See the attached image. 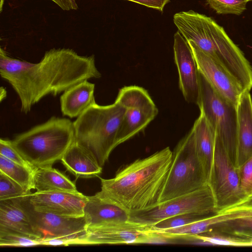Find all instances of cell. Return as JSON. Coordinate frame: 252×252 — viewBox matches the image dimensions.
Listing matches in <instances>:
<instances>
[{
	"instance_id": "cell-30",
	"label": "cell",
	"mask_w": 252,
	"mask_h": 252,
	"mask_svg": "<svg viewBox=\"0 0 252 252\" xmlns=\"http://www.w3.org/2000/svg\"><path fill=\"white\" fill-rule=\"evenodd\" d=\"M27 193L23 186L0 171V200L20 197Z\"/></svg>"
},
{
	"instance_id": "cell-38",
	"label": "cell",
	"mask_w": 252,
	"mask_h": 252,
	"mask_svg": "<svg viewBox=\"0 0 252 252\" xmlns=\"http://www.w3.org/2000/svg\"><path fill=\"white\" fill-rule=\"evenodd\" d=\"M252 0H249V1H252Z\"/></svg>"
},
{
	"instance_id": "cell-11",
	"label": "cell",
	"mask_w": 252,
	"mask_h": 252,
	"mask_svg": "<svg viewBox=\"0 0 252 252\" xmlns=\"http://www.w3.org/2000/svg\"><path fill=\"white\" fill-rule=\"evenodd\" d=\"M27 194L22 197L23 203L40 240L86 236L87 227L84 216L66 217L37 211L29 202Z\"/></svg>"
},
{
	"instance_id": "cell-15",
	"label": "cell",
	"mask_w": 252,
	"mask_h": 252,
	"mask_svg": "<svg viewBox=\"0 0 252 252\" xmlns=\"http://www.w3.org/2000/svg\"><path fill=\"white\" fill-rule=\"evenodd\" d=\"M129 213L99 191L88 196L84 208L87 229L128 221Z\"/></svg>"
},
{
	"instance_id": "cell-13",
	"label": "cell",
	"mask_w": 252,
	"mask_h": 252,
	"mask_svg": "<svg viewBox=\"0 0 252 252\" xmlns=\"http://www.w3.org/2000/svg\"><path fill=\"white\" fill-rule=\"evenodd\" d=\"M151 227L127 221L87 229V245L147 244Z\"/></svg>"
},
{
	"instance_id": "cell-22",
	"label": "cell",
	"mask_w": 252,
	"mask_h": 252,
	"mask_svg": "<svg viewBox=\"0 0 252 252\" xmlns=\"http://www.w3.org/2000/svg\"><path fill=\"white\" fill-rule=\"evenodd\" d=\"M33 183L37 191H78L74 182L52 167L35 168L33 171Z\"/></svg>"
},
{
	"instance_id": "cell-28",
	"label": "cell",
	"mask_w": 252,
	"mask_h": 252,
	"mask_svg": "<svg viewBox=\"0 0 252 252\" xmlns=\"http://www.w3.org/2000/svg\"><path fill=\"white\" fill-rule=\"evenodd\" d=\"M206 216L195 213H186L162 220L151 226V229L159 231L184 226L199 220Z\"/></svg>"
},
{
	"instance_id": "cell-17",
	"label": "cell",
	"mask_w": 252,
	"mask_h": 252,
	"mask_svg": "<svg viewBox=\"0 0 252 252\" xmlns=\"http://www.w3.org/2000/svg\"><path fill=\"white\" fill-rule=\"evenodd\" d=\"M23 196L0 200V227L40 239L24 206Z\"/></svg>"
},
{
	"instance_id": "cell-16",
	"label": "cell",
	"mask_w": 252,
	"mask_h": 252,
	"mask_svg": "<svg viewBox=\"0 0 252 252\" xmlns=\"http://www.w3.org/2000/svg\"><path fill=\"white\" fill-rule=\"evenodd\" d=\"M250 91H245L237 105L238 168L252 156V99Z\"/></svg>"
},
{
	"instance_id": "cell-9",
	"label": "cell",
	"mask_w": 252,
	"mask_h": 252,
	"mask_svg": "<svg viewBox=\"0 0 252 252\" xmlns=\"http://www.w3.org/2000/svg\"><path fill=\"white\" fill-rule=\"evenodd\" d=\"M208 184L214 195L217 212L247 198L240 189L238 168L231 161L217 133Z\"/></svg>"
},
{
	"instance_id": "cell-6",
	"label": "cell",
	"mask_w": 252,
	"mask_h": 252,
	"mask_svg": "<svg viewBox=\"0 0 252 252\" xmlns=\"http://www.w3.org/2000/svg\"><path fill=\"white\" fill-rule=\"evenodd\" d=\"M208 184L190 131L176 145L159 203L189 193Z\"/></svg>"
},
{
	"instance_id": "cell-29",
	"label": "cell",
	"mask_w": 252,
	"mask_h": 252,
	"mask_svg": "<svg viewBox=\"0 0 252 252\" xmlns=\"http://www.w3.org/2000/svg\"><path fill=\"white\" fill-rule=\"evenodd\" d=\"M210 7L219 14L239 15L246 9L249 0H207Z\"/></svg>"
},
{
	"instance_id": "cell-4",
	"label": "cell",
	"mask_w": 252,
	"mask_h": 252,
	"mask_svg": "<svg viewBox=\"0 0 252 252\" xmlns=\"http://www.w3.org/2000/svg\"><path fill=\"white\" fill-rule=\"evenodd\" d=\"M75 140L73 122L52 117L17 135L12 146L34 169L52 167Z\"/></svg>"
},
{
	"instance_id": "cell-37",
	"label": "cell",
	"mask_w": 252,
	"mask_h": 252,
	"mask_svg": "<svg viewBox=\"0 0 252 252\" xmlns=\"http://www.w3.org/2000/svg\"><path fill=\"white\" fill-rule=\"evenodd\" d=\"M3 1H4V0H0V11H1V10H2Z\"/></svg>"
},
{
	"instance_id": "cell-19",
	"label": "cell",
	"mask_w": 252,
	"mask_h": 252,
	"mask_svg": "<svg viewBox=\"0 0 252 252\" xmlns=\"http://www.w3.org/2000/svg\"><path fill=\"white\" fill-rule=\"evenodd\" d=\"M95 85L86 80L70 87L61 95V110L63 116L77 118L95 102Z\"/></svg>"
},
{
	"instance_id": "cell-7",
	"label": "cell",
	"mask_w": 252,
	"mask_h": 252,
	"mask_svg": "<svg viewBox=\"0 0 252 252\" xmlns=\"http://www.w3.org/2000/svg\"><path fill=\"white\" fill-rule=\"evenodd\" d=\"M199 94L197 105L216 131L236 166L237 153L236 106L219 95L198 71Z\"/></svg>"
},
{
	"instance_id": "cell-14",
	"label": "cell",
	"mask_w": 252,
	"mask_h": 252,
	"mask_svg": "<svg viewBox=\"0 0 252 252\" xmlns=\"http://www.w3.org/2000/svg\"><path fill=\"white\" fill-rule=\"evenodd\" d=\"M173 50L179 88L186 101L197 104L199 94L198 70L191 47L179 31L174 35Z\"/></svg>"
},
{
	"instance_id": "cell-21",
	"label": "cell",
	"mask_w": 252,
	"mask_h": 252,
	"mask_svg": "<svg viewBox=\"0 0 252 252\" xmlns=\"http://www.w3.org/2000/svg\"><path fill=\"white\" fill-rule=\"evenodd\" d=\"M156 106L125 108L116 138L117 147L143 130L158 114Z\"/></svg>"
},
{
	"instance_id": "cell-8",
	"label": "cell",
	"mask_w": 252,
	"mask_h": 252,
	"mask_svg": "<svg viewBox=\"0 0 252 252\" xmlns=\"http://www.w3.org/2000/svg\"><path fill=\"white\" fill-rule=\"evenodd\" d=\"M216 212L214 195L207 184L193 192L158 203L149 209L130 213L128 221L151 226L176 215L195 213L209 216Z\"/></svg>"
},
{
	"instance_id": "cell-32",
	"label": "cell",
	"mask_w": 252,
	"mask_h": 252,
	"mask_svg": "<svg viewBox=\"0 0 252 252\" xmlns=\"http://www.w3.org/2000/svg\"><path fill=\"white\" fill-rule=\"evenodd\" d=\"M0 155L19 164L33 170L35 169L14 149L12 145L11 140L0 138Z\"/></svg>"
},
{
	"instance_id": "cell-27",
	"label": "cell",
	"mask_w": 252,
	"mask_h": 252,
	"mask_svg": "<svg viewBox=\"0 0 252 252\" xmlns=\"http://www.w3.org/2000/svg\"><path fill=\"white\" fill-rule=\"evenodd\" d=\"M211 230L252 239V217L236 219L230 222L220 224Z\"/></svg>"
},
{
	"instance_id": "cell-25",
	"label": "cell",
	"mask_w": 252,
	"mask_h": 252,
	"mask_svg": "<svg viewBox=\"0 0 252 252\" xmlns=\"http://www.w3.org/2000/svg\"><path fill=\"white\" fill-rule=\"evenodd\" d=\"M189 237L201 241L205 245L252 247V239L236 236L214 230H210L202 234Z\"/></svg>"
},
{
	"instance_id": "cell-31",
	"label": "cell",
	"mask_w": 252,
	"mask_h": 252,
	"mask_svg": "<svg viewBox=\"0 0 252 252\" xmlns=\"http://www.w3.org/2000/svg\"><path fill=\"white\" fill-rule=\"evenodd\" d=\"M237 168L242 193L247 198L252 196V156Z\"/></svg>"
},
{
	"instance_id": "cell-34",
	"label": "cell",
	"mask_w": 252,
	"mask_h": 252,
	"mask_svg": "<svg viewBox=\"0 0 252 252\" xmlns=\"http://www.w3.org/2000/svg\"><path fill=\"white\" fill-rule=\"evenodd\" d=\"M162 12L169 0H127Z\"/></svg>"
},
{
	"instance_id": "cell-2",
	"label": "cell",
	"mask_w": 252,
	"mask_h": 252,
	"mask_svg": "<svg viewBox=\"0 0 252 252\" xmlns=\"http://www.w3.org/2000/svg\"><path fill=\"white\" fill-rule=\"evenodd\" d=\"M173 152L169 147L122 166L115 176H99L101 192L128 213L141 211L159 203Z\"/></svg>"
},
{
	"instance_id": "cell-1",
	"label": "cell",
	"mask_w": 252,
	"mask_h": 252,
	"mask_svg": "<svg viewBox=\"0 0 252 252\" xmlns=\"http://www.w3.org/2000/svg\"><path fill=\"white\" fill-rule=\"evenodd\" d=\"M0 74L13 88L27 114L46 96H56L86 80L101 76L94 55L80 56L67 48L46 51L37 63L11 58L0 48Z\"/></svg>"
},
{
	"instance_id": "cell-20",
	"label": "cell",
	"mask_w": 252,
	"mask_h": 252,
	"mask_svg": "<svg viewBox=\"0 0 252 252\" xmlns=\"http://www.w3.org/2000/svg\"><path fill=\"white\" fill-rule=\"evenodd\" d=\"M191 130L197 154L208 181L213 160L216 132L202 112L194 122Z\"/></svg>"
},
{
	"instance_id": "cell-33",
	"label": "cell",
	"mask_w": 252,
	"mask_h": 252,
	"mask_svg": "<svg viewBox=\"0 0 252 252\" xmlns=\"http://www.w3.org/2000/svg\"><path fill=\"white\" fill-rule=\"evenodd\" d=\"M41 245L68 246L70 245H87L85 237H59L40 240Z\"/></svg>"
},
{
	"instance_id": "cell-5",
	"label": "cell",
	"mask_w": 252,
	"mask_h": 252,
	"mask_svg": "<svg viewBox=\"0 0 252 252\" xmlns=\"http://www.w3.org/2000/svg\"><path fill=\"white\" fill-rule=\"evenodd\" d=\"M125 112V108L115 101L107 105L95 102L73 122L75 141L90 150L102 167L117 147Z\"/></svg>"
},
{
	"instance_id": "cell-18",
	"label": "cell",
	"mask_w": 252,
	"mask_h": 252,
	"mask_svg": "<svg viewBox=\"0 0 252 252\" xmlns=\"http://www.w3.org/2000/svg\"><path fill=\"white\" fill-rule=\"evenodd\" d=\"M60 160L76 178L98 177L102 173V167L94 155L75 140Z\"/></svg>"
},
{
	"instance_id": "cell-12",
	"label": "cell",
	"mask_w": 252,
	"mask_h": 252,
	"mask_svg": "<svg viewBox=\"0 0 252 252\" xmlns=\"http://www.w3.org/2000/svg\"><path fill=\"white\" fill-rule=\"evenodd\" d=\"M27 199L37 211L66 217H81L84 216L88 196L79 191H36L28 193Z\"/></svg>"
},
{
	"instance_id": "cell-26",
	"label": "cell",
	"mask_w": 252,
	"mask_h": 252,
	"mask_svg": "<svg viewBox=\"0 0 252 252\" xmlns=\"http://www.w3.org/2000/svg\"><path fill=\"white\" fill-rule=\"evenodd\" d=\"M41 245L40 239L30 237L19 232L0 227L1 247H28Z\"/></svg>"
},
{
	"instance_id": "cell-36",
	"label": "cell",
	"mask_w": 252,
	"mask_h": 252,
	"mask_svg": "<svg viewBox=\"0 0 252 252\" xmlns=\"http://www.w3.org/2000/svg\"><path fill=\"white\" fill-rule=\"evenodd\" d=\"M7 96V92L6 89L3 87H1L0 88V101L1 102Z\"/></svg>"
},
{
	"instance_id": "cell-35",
	"label": "cell",
	"mask_w": 252,
	"mask_h": 252,
	"mask_svg": "<svg viewBox=\"0 0 252 252\" xmlns=\"http://www.w3.org/2000/svg\"><path fill=\"white\" fill-rule=\"evenodd\" d=\"M64 10H76L77 4L75 0H51Z\"/></svg>"
},
{
	"instance_id": "cell-24",
	"label": "cell",
	"mask_w": 252,
	"mask_h": 252,
	"mask_svg": "<svg viewBox=\"0 0 252 252\" xmlns=\"http://www.w3.org/2000/svg\"><path fill=\"white\" fill-rule=\"evenodd\" d=\"M115 101L125 108L156 106L147 91L137 86H125L120 89Z\"/></svg>"
},
{
	"instance_id": "cell-23",
	"label": "cell",
	"mask_w": 252,
	"mask_h": 252,
	"mask_svg": "<svg viewBox=\"0 0 252 252\" xmlns=\"http://www.w3.org/2000/svg\"><path fill=\"white\" fill-rule=\"evenodd\" d=\"M34 170L0 155V171L20 184L28 193L34 189Z\"/></svg>"
},
{
	"instance_id": "cell-10",
	"label": "cell",
	"mask_w": 252,
	"mask_h": 252,
	"mask_svg": "<svg viewBox=\"0 0 252 252\" xmlns=\"http://www.w3.org/2000/svg\"><path fill=\"white\" fill-rule=\"evenodd\" d=\"M188 42L192 50L199 72L219 95L237 106L245 90L215 59L201 49L192 41Z\"/></svg>"
},
{
	"instance_id": "cell-3",
	"label": "cell",
	"mask_w": 252,
	"mask_h": 252,
	"mask_svg": "<svg viewBox=\"0 0 252 252\" xmlns=\"http://www.w3.org/2000/svg\"><path fill=\"white\" fill-rule=\"evenodd\" d=\"M173 22L187 41H192L215 59L245 91L252 89V67L223 28L210 17L192 10L174 14Z\"/></svg>"
}]
</instances>
